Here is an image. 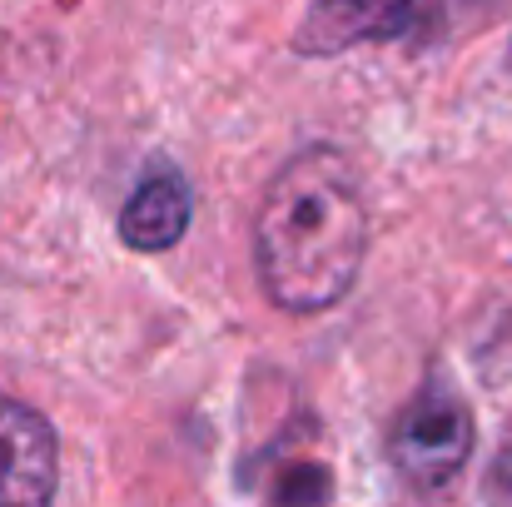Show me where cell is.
Masks as SVG:
<instances>
[{
  "label": "cell",
  "instance_id": "obj_4",
  "mask_svg": "<svg viewBox=\"0 0 512 507\" xmlns=\"http://www.w3.org/2000/svg\"><path fill=\"white\" fill-rule=\"evenodd\" d=\"M60 448L50 418L30 403L0 398V507H35L55 498Z\"/></svg>",
  "mask_w": 512,
  "mask_h": 507
},
{
  "label": "cell",
  "instance_id": "obj_6",
  "mask_svg": "<svg viewBox=\"0 0 512 507\" xmlns=\"http://www.w3.org/2000/svg\"><path fill=\"white\" fill-rule=\"evenodd\" d=\"M508 70H512V45H508Z\"/></svg>",
  "mask_w": 512,
  "mask_h": 507
},
{
  "label": "cell",
  "instance_id": "obj_5",
  "mask_svg": "<svg viewBox=\"0 0 512 507\" xmlns=\"http://www.w3.org/2000/svg\"><path fill=\"white\" fill-rule=\"evenodd\" d=\"M189 214H194L189 184H184L179 169L165 165V169H155V174H145L130 189V199L120 209V239L130 249H140V254H165V249H174L184 239Z\"/></svg>",
  "mask_w": 512,
  "mask_h": 507
},
{
  "label": "cell",
  "instance_id": "obj_1",
  "mask_svg": "<svg viewBox=\"0 0 512 507\" xmlns=\"http://www.w3.org/2000/svg\"><path fill=\"white\" fill-rule=\"evenodd\" d=\"M368 254V204L343 150L314 145L264 189L254 214V269L274 309L324 314L358 284Z\"/></svg>",
  "mask_w": 512,
  "mask_h": 507
},
{
  "label": "cell",
  "instance_id": "obj_2",
  "mask_svg": "<svg viewBox=\"0 0 512 507\" xmlns=\"http://www.w3.org/2000/svg\"><path fill=\"white\" fill-rule=\"evenodd\" d=\"M473 458V413L448 383H428L408 398V408L388 428V463L403 488L443 493Z\"/></svg>",
  "mask_w": 512,
  "mask_h": 507
},
{
  "label": "cell",
  "instance_id": "obj_3",
  "mask_svg": "<svg viewBox=\"0 0 512 507\" xmlns=\"http://www.w3.org/2000/svg\"><path fill=\"white\" fill-rule=\"evenodd\" d=\"M468 5H478V0H319L299 25L294 50L299 55H343L353 45L403 40V35L438 30V25L458 20Z\"/></svg>",
  "mask_w": 512,
  "mask_h": 507
}]
</instances>
